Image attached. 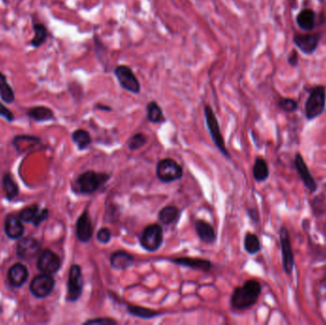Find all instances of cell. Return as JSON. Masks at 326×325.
<instances>
[{
  "instance_id": "cell-1",
  "label": "cell",
  "mask_w": 326,
  "mask_h": 325,
  "mask_svg": "<svg viewBox=\"0 0 326 325\" xmlns=\"http://www.w3.org/2000/svg\"><path fill=\"white\" fill-rule=\"evenodd\" d=\"M261 293V283L255 280H249L233 291L230 299L232 309L235 311L247 310L257 304Z\"/></svg>"
},
{
  "instance_id": "cell-2",
  "label": "cell",
  "mask_w": 326,
  "mask_h": 325,
  "mask_svg": "<svg viewBox=\"0 0 326 325\" xmlns=\"http://www.w3.org/2000/svg\"><path fill=\"white\" fill-rule=\"evenodd\" d=\"M111 175L105 172L88 170L79 175L76 181V189L80 195H92L110 179Z\"/></svg>"
},
{
  "instance_id": "cell-3",
  "label": "cell",
  "mask_w": 326,
  "mask_h": 325,
  "mask_svg": "<svg viewBox=\"0 0 326 325\" xmlns=\"http://www.w3.org/2000/svg\"><path fill=\"white\" fill-rule=\"evenodd\" d=\"M326 105L325 87L316 86L309 92L305 102V117L311 121L323 113Z\"/></svg>"
},
{
  "instance_id": "cell-4",
  "label": "cell",
  "mask_w": 326,
  "mask_h": 325,
  "mask_svg": "<svg viewBox=\"0 0 326 325\" xmlns=\"http://www.w3.org/2000/svg\"><path fill=\"white\" fill-rule=\"evenodd\" d=\"M204 115H205L206 125L208 128L209 134L211 135V138L213 141L214 144L217 148L219 149L220 153L225 156L226 158H230V153L225 145L224 137L221 134L220 124L216 114L214 113L213 109L210 105H205L204 107Z\"/></svg>"
},
{
  "instance_id": "cell-5",
  "label": "cell",
  "mask_w": 326,
  "mask_h": 325,
  "mask_svg": "<svg viewBox=\"0 0 326 325\" xmlns=\"http://www.w3.org/2000/svg\"><path fill=\"white\" fill-rule=\"evenodd\" d=\"M163 228L158 223H152L143 229L139 236V245L147 252H156L162 246Z\"/></svg>"
},
{
  "instance_id": "cell-6",
  "label": "cell",
  "mask_w": 326,
  "mask_h": 325,
  "mask_svg": "<svg viewBox=\"0 0 326 325\" xmlns=\"http://www.w3.org/2000/svg\"><path fill=\"white\" fill-rule=\"evenodd\" d=\"M157 178L163 183H171L180 180L183 177V168L170 157L160 159L156 167Z\"/></svg>"
},
{
  "instance_id": "cell-7",
  "label": "cell",
  "mask_w": 326,
  "mask_h": 325,
  "mask_svg": "<svg viewBox=\"0 0 326 325\" xmlns=\"http://www.w3.org/2000/svg\"><path fill=\"white\" fill-rule=\"evenodd\" d=\"M114 77L118 82L125 91L137 95L141 92L142 87L135 73L127 65H119L113 70Z\"/></svg>"
},
{
  "instance_id": "cell-8",
  "label": "cell",
  "mask_w": 326,
  "mask_h": 325,
  "mask_svg": "<svg viewBox=\"0 0 326 325\" xmlns=\"http://www.w3.org/2000/svg\"><path fill=\"white\" fill-rule=\"evenodd\" d=\"M83 276L82 270L78 264H73L69 271L68 283H67V300L76 303L78 300L83 291Z\"/></svg>"
},
{
  "instance_id": "cell-9",
  "label": "cell",
  "mask_w": 326,
  "mask_h": 325,
  "mask_svg": "<svg viewBox=\"0 0 326 325\" xmlns=\"http://www.w3.org/2000/svg\"><path fill=\"white\" fill-rule=\"evenodd\" d=\"M280 239L282 245V253H283V265L284 271L287 275H291L295 264L294 253L292 250L290 236L286 227L283 226L280 231Z\"/></svg>"
},
{
  "instance_id": "cell-10",
  "label": "cell",
  "mask_w": 326,
  "mask_h": 325,
  "mask_svg": "<svg viewBox=\"0 0 326 325\" xmlns=\"http://www.w3.org/2000/svg\"><path fill=\"white\" fill-rule=\"evenodd\" d=\"M56 282L52 275L49 274H41L35 276L31 283L30 290L32 294L36 297L42 298L48 297L54 290Z\"/></svg>"
},
{
  "instance_id": "cell-11",
  "label": "cell",
  "mask_w": 326,
  "mask_h": 325,
  "mask_svg": "<svg viewBox=\"0 0 326 325\" xmlns=\"http://www.w3.org/2000/svg\"><path fill=\"white\" fill-rule=\"evenodd\" d=\"M60 266L61 262L59 257L51 250L43 251L37 261V268L44 274H56Z\"/></svg>"
},
{
  "instance_id": "cell-12",
  "label": "cell",
  "mask_w": 326,
  "mask_h": 325,
  "mask_svg": "<svg viewBox=\"0 0 326 325\" xmlns=\"http://www.w3.org/2000/svg\"><path fill=\"white\" fill-rule=\"evenodd\" d=\"M76 234L78 241L82 243H88L92 240L94 235V226L89 212L85 210L77 220Z\"/></svg>"
},
{
  "instance_id": "cell-13",
  "label": "cell",
  "mask_w": 326,
  "mask_h": 325,
  "mask_svg": "<svg viewBox=\"0 0 326 325\" xmlns=\"http://www.w3.org/2000/svg\"><path fill=\"white\" fill-rule=\"evenodd\" d=\"M320 36L315 34H295L294 44L305 55H312L318 48Z\"/></svg>"
},
{
  "instance_id": "cell-14",
  "label": "cell",
  "mask_w": 326,
  "mask_h": 325,
  "mask_svg": "<svg viewBox=\"0 0 326 325\" xmlns=\"http://www.w3.org/2000/svg\"><path fill=\"white\" fill-rule=\"evenodd\" d=\"M39 250H40V245L38 241L35 240L34 238L27 237L22 239L21 241L17 243L16 254L22 260L29 261L36 257Z\"/></svg>"
},
{
  "instance_id": "cell-15",
  "label": "cell",
  "mask_w": 326,
  "mask_h": 325,
  "mask_svg": "<svg viewBox=\"0 0 326 325\" xmlns=\"http://www.w3.org/2000/svg\"><path fill=\"white\" fill-rule=\"evenodd\" d=\"M166 261L172 262L176 265L183 266L187 268L194 269V270H199L203 272H209L212 269V262L208 260L203 259H198V258H176V259H165Z\"/></svg>"
},
{
  "instance_id": "cell-16",
  "label": "cell",
  "mask_w": 326,
  "mask_h": 325,
  "mask_svg": "<svg viewBox=\"0 0 326 325\" xmlns=\"http://www.w3.org/2000/svg\"><path fill=\"white\" fill-rule=\"evenodd\" d=\"M195 231L198 235L200 241L205 244H214L217 241V234L214 227L203 219H195L194 220Z\"/></svg>"
},
{
  "instance_id": "cell-17",
  "label": "cell",
  "mask_w": 326,
  "mask_h": 325,
  "mask_svg": "<svg viewBox=\"0 0 326 325\" xmlns=\"http://www.w3.org/2000/svg\"><path fill=\"white\" fill-rule=\"evenodd\" d=\"M135 264V258L126 251L118 250L110 256V265L112 268L119 271H125L133 267Z\"/></svg>"
},
{
  "instance_id": "cell-18",
  "label": "cell",
  "mask_w": 326,
  "mask_h": 325,
  "mask_svg": "<svg viewBox=\"0 0 326 325\" xmlns=\"http://www.w3.org/2000/svg\"><path fill=\"white\" fill-rule=\"evenodd\" d=\"M295 167L298 171V175L301 178V180L304 181L306 188L310 192L316 191L317 187H318L317 183H316L314 177H312V175L310 174L305 159L300 154H297L295 156Z\"/></svg>"
},
{
  "instance_id": "cell-19",
  "label": "cell",
  "mask_w": 326,
  "mask_h": 325,
  "mask_svg": "<svg viewBox=\"0 0 326 325\" xmlns=\"http://www.w3.org/2000/svg\"><path fill=\"white\" fill-rule=\"evenodd\" d=\"M28 269L21 263H16L9 269L8 280L13 287H20L28 280Z\"/></svg>"
},
{
  "instance_id": "cell-20",
  "label": "cell",
  "mask_w": 326,
  "mask_h": 325,
  "mask_svg": "<svg viewBox=\"0 0 326 325\" xmlns=\"http://www.w3.org/2000/svg\"><path fill=\"white\" fill-rule=\"evenodd\" d=\"M21 219L15 215H9L5 221V232L10 239L16 240L21 238L24 233V226Z\"/></svg>"
},
{
  "instance_id": "cell-21",
  "label": "cell",
  "mask_w": 326,
  "mask_h": 325,
  "mask_svg": "<svg viewBox=\"0 0 326 325\" xmlns=\"http://www.w3.org/2000/svg\"><path fill=\"white\" fill-rule=\"evenodd\" d=\"M126 311L129 315L136 318H142V319H152L163 315L162 312L156 311L143 306L132 305V304L126 305Z\"/></svg>"
},
{
  "instance_id": "cell-22",
  "label": "cell",
  "mask_w": 326,
  "mask_h": 325,
  "mask_svg": "<svg viewBox=\"0 0 326 325\" xmlns=\"http://www.w3.org/2000/svg\"><path fill=\"white\" fill-rule=\"evenodd\" d=\"M180 213H181L180 209L177 208V206H174V205L165 206L158 213V220L164 226L170 225L179 219Z\"/></svg>"
},
{
  "instance_id": "cell-23",
  "label": "cell",
  "mask_w": 326,
  "mask_h": 325,
  "mask_svg": "<svg viewBox=\"0 0 326 325\" xmlns=\"http://www.w3.org/2000/svg\"><path fill=\"white\" fill-rule=\"evenodd\" d=\"M297 23L301 30L311 32L316 26V13L310 9L302 10L297 16Z\"/></svg>"
},
{
  "instance_id": "cell-24",
  "label": "cell",
  "mask_w": 326,
  "mask_h": 325,
  "mask_svg": "<svg viewBox=\"0 0 326 325\" xmlns=\"http://www.w3.org/2000/svg\"><path fill=\"white\" fill-rule=\"evenodd\" d=\"M72 141L78 146L79 151H83L92 143V137L90 133L83 129H78L72 134Z\"/></svg>"
},
{
  "instance_id": "cell-25",
  "label": "cell",
  "mask_w": 326,
  "mask_h": 325,
  "mask_svg": "<svg viewBox=\"0 0 326 325\" xmlns=\"http://www.w3.org/2000/svg\"><path fill=\"white\" fill-rule=\"evenodd\" d=\"M253 177L258 182H263L269 177L268 165L262 157L255 158L254 167H253Z\"/></svg>"
},
{
  "instance_id": "cell-26",
  "label": "cell",
  "mask_w": 326,
  "mask_h": 325,
  "mask_svg": "<svg viewBox=\"0 0 326 325\" xmlns=\"http://www.w3.org/2000/svg\"><path fill=\"white\" fill-rule=\"evenodd\" d=\"M146 112H147V120L151 123H161L165 121L163 111L161 107L158 105L156 101H150L146 106Z\"/></svg>"
},
{
  "instance_id": "cell-27",
  "label": "cell",
  "mask_w": 326,
  "mask_h": 325,
  "mask_svg": "<svg viewBox=\"0 0 326 325\" xmlns=\"http://www.w3.org/2000/svg\"><path fill=\"white\" fill-rule=\"evenodd\" d=\"M28 115L36 121H48L54 119V112L48 107L36 106L29 110Z\"/></svg>"
},
{
  "instance_id": "cell-28",
  "label": "cell",
  "mask_w": 326,
  "mask_h": 325,
  "mask_svg": "<svg viewBox=\"0 0 326 325\" xmlns=\"http://www.w3.org/2000/svg\"><path fill=\"white\" fill-rule=\"evenodd\" d=\"M243 245L245 251L250 254H255L261 251V241L255 234L247 232L244 237Z\"/></svg>"
},
{
  "instance_id": "cell-29",
  "label": "cell",
  "mask_w": 326,
  "mask_h": 325,
  "mask_svg": "<svg viewBox=\"0 0 326 325\" xmlns=\"http://www.w3.org/2000/svg\"><path fill=\"white\" fill-rule=\"evenodd\" d=\"M0 98L6 103H13L14 102V90L9 85L7 78L1 72H0Z\"/></svg>"
},
{
  "instance_id": "cell-30",
  "label": "cell",
  "mask_w": 326,
  "mask_h": 325,
  "mask_svg": "<svg viewBox=\"0 0 326 325\" xmlns=\"http://www.w3.org/2000/svg\"><path fill=\"white\" fill-rule=\"evenodd\" d=\"M34 31H35V36L31 41V45L35 48H38L47 39V36H48L47 29L45 28V26L42 24L36 23L34 25Z\"/></svg>"
},
{
  "instance_id": "cell-31",
  "label": "cell",
  "mask_w": 326,
  "mask_h": 325,
  "mask_svg": "<svg viewBox=\"0 0 326 325\" xmlns=\"http://www.w3.org/2000/svg\"><path fill=\"white\" fill-rule=\"evenodd\" d=\"M3 188H4V191L6 194V197L9 199L15 198L19 193L17 184L15 183L12 176L9 174L5 175L4 178H3Z\"/></svg>"
},
{
  "instance_id": "cell-32",
  "label": "cell",
  "mask_w": 326,
  "mask_h": 325,
  "mask_svg": "<svg viewBox=\"0 0 326 325\" xmlns=\"http://www.w3.org/2000/svg\"><path fill=\"white\" fill-rule=\"evenodd\" d=\"M148 142L147 135L143 133H136L131 136L128 142V148L130 151H137L143 148Z\"/></svg>"
},
{
  "instance_id": "cell-33",
  "label": "cell",
  "mask_w": 326,
  "mask_h": 325,
  "mask_svg": "<svg viewBox=\"0 0 326 325\" xmlns=\"http://www.w3.org/2000/svg\"><path fill=\"white\" fill-rule=\"evenodd\" d=\"M38 212H39L38 206L36 204L32 205L30 207L23 209L18 217H19V219H21L22 221L34 222L35 219H36V216H37Z\"/></svg>"
},
{
  "instance_id": "cell-34",
  "label": "cell",
  "mask_w": 326,
  "mask_h": 325,
  "mask_svg": "<svg viewBox=\"0 0 326 325\" xmlns=\"http://www.w3.org/2000/svg\"><path fill=\"white\" fill-rule=\"evenodd\" d=\"M120 210H119V206L114 204H109L108 208L105 211V217H104V220L106 222H110V223H114L119 220L120 218Z\"/></svg>"
},
{
  "instance_id": "cell-35",
  "label": "cell",
  "mask_w": 326,
  "mask_h": 325,
  "mask_svg": "<svg viewBox=\"0 0 326 325\" xmlns=\"http://www.w3.org/2000/svg\"><path fill=\"white\" fill-rule=\"evenodd\" d=\"M278 106L286 112V113H293L297 111L298 109V102L292 99H281L278 100Z\"/></svg>"
},
{
  "instance_id": "cell-36",
  "label": "cell",
  "mask_w": 326,
  "mask_h": 325,
  "mask_svg": "<svg viewBox=\"0 0 326 325\" xmlns=\"http://www.w3.org/2000/svg\"><path fill=\"white\" fill-rule=\"evenodd\" d=\"M83 324L87 325H117L118 321L112 318L108 317H99V318H91L84 321Z\"/></svg>"
},
{
  "instance_id": "cell-37",
  "label": "cell",
  "mask_w": 326,
  "mask_h": 325,
  "mask_svg": "<svg viewBox=\"0 0 326 325\" xmlns=\"http://www.w3.org/2000/svg\"><path fill=\"white\" fill-rule=\"evenodd\" d=\"M112 238H113V234L107 227L100 228L99 232L97 233V240L102 244H108L112 240Z\"/></svg>"
},
{
  "instance_id": "cell-38",
  "label": "cell",
  "mask_w": 326,
  "mask_h": 325,
  "mask_svg": "<svg viewBox=\"0 0 326 325\" xmlns=\"http://www.w3.org/2000/svg\"><path fill=\"white\" fill-rule=\"evenodd\" d=\"M0 115L8 121H13L14 120V114L8 109L7 107L4 106L2 103H0Z\"/></svg>"
},
{
  "instance_id": "cell-39",
  "label": "cell",
  "mask_w": 326,
  "mask_h": 325,
  "mask_svg": "<svg viewBox=\"0 0 326 325\" xmlns=\"http://www.w3.org/2000/svg\"><path fill=\"white\" fill-rule=\"evenodd\" d=\"M48 216H49L48 209H43V210L38 212L37 216H36V219H35V221H34L33 223H34L36 226H37V225L40 224L42 221L48 219Z\"/></svg>"
},
{
  "instance_id": "cell-40",
  "label": "cell",
  "mask_w": 326,
  "mask_h": 325,
  "mask_svg": "<svg viewBox=\"0 0 326 325\" xmlns=\"http://www.w3.org/2000/svg\"><path fill=\"white\" fill-rule=\"evenodd\" d=\"M287 61H288V63L290 64L291 66H297L298 61V53L296 51H293L291 53L290 56L288 57Z\"/></svg>"
},
{
  "instance_id": "cell-41",
  "label": "cell",
  "mask_w": 326,
  "mask_h": 325,
  "mask_svg": "<svg viewBox=\"0 0 326 325\" xmlns=\"http://www.w3.org/2000/svg\"><path fill=\"white\" fill-rule=\"evenodd\" d=\"M247 214H248L249 218L252 219L253 221H255V222L259 221V213L257 212V210H255V209H248Z\"/></svg>"
},
{
  "instance_id": "cell-42",
  "label": "cell",
  "mask_w": 326,
  "mask_h": 325,
  "mask_svg": "<svg viewBox=\"0 0 326 325\" xmlns=\"http://www.w3.org/2000/svg\"><path fill=\"white\" fill-rule=\"evenodd\" d=\"M97 110H100V111H106V112H111L112 111V108L110 106H107L104 104H101V103H98L96 107H95Z\"/></svg>"
},
{
  "instance_id": "cell-43",
  "label": "cell",
  "mask_w": 326,
  "mask_h": 325,
  "mask_svg": "<svg viewBox=\"0 0 326 325\" xmlns=\"http://www.w3.org/2000/svg\"><path fill=\"white\" fill-rule=\"evenodd\" d=\"M3 1H4V2H6V1H7V0H3Z\"/></svg>"
}]
</instances>
